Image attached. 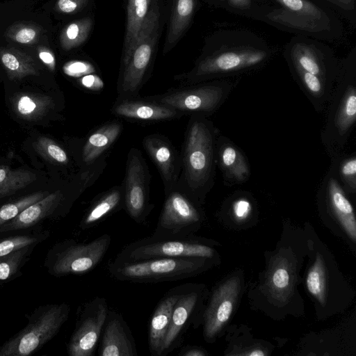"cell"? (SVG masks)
I'll return each instance as SVG.
<instances>
[{"label":"cell","instance_id":"d6a6232c","mask_svg":"<svg viewBox=\"0 0 356 356\" xmlns=\"http://www.w3.org/2000/svg\"><path fill=\"white\" fill-rule=\"evenodd\" d=\"M341 159V157L339 156ZM339 180L343 187L348 192L356 190V155H348L332 159Z\"/></svg>","mask_w":356,"mask_h":356},{"label":"cell","instance_id":"1f68e13d","mask_svg":"<svg viewBox=\"0 0 356 356\" xmlns=\"http://www.w3.org/2000/svg\"><path fill=\"white\" fill-rule=\"evenodd\" d=\"M92 24L90 18H83L67 25L60 37L63 49L70 50L81 44L88 38Z\"/></svg>","mask_w":356,"mask_h":356},{"label":"cell","instance_id":"f907efd6","mask_svg":"<svg viewBox=\"0 0 356 356\" xmlns=\"http://www.w3.org/2000/svg\"><path fill=\"white\" fill-rule=\"evenodd\" d=\"M247 355L249 356H264L265 354L262 350L257 349L252 350V352L248 353Z\"/></svg>","mask_w":356,"mask_h":356},{"label":"cell","instance_id":"f6af8a7d","mask_svg":"<svg viewBox=\"0 0 356 356\" xmlns=\"http://www.w3.org/2000/svg\"><path fill=\"white\" fill-rule=\"evenodd\" d=\"M274 286L279 289L285 288L289 285V275L284 268H278L275 270L272 278Z\"/></svg>","mask_w":356,"mask_h":356},{"label":"cell","instance_id":"2e32d148","mask_svg":"<svg viewBox=\"0 0 356 356\" xmlns=\"http://www.w3.org/2000/svg\"><path fill=\"white\" fill-rule=\"evenodd\" d=\"M112 113L129 120L154 122L178 118L183 113L164 104L143 98V99H117L111 108Z\"/></svg>","mask_w":356,"mask_h":356},{"label":"cell","instance_id":"5bb4252c","mask_svg":"<svg viewBox=\"0 0 356 356\" xmlns=\"http://www.w3.org/2000/svg\"><path fill=\"white\" fill-rule=\"evenodd\" d=\"M143 145L160 173L166 193L175 187L179 179L181 155L168 138L161 134L146 136Z\"/></svg>","mask_w":356,"mask_h":356},{"label":"cell","instance_id":"7402d4cb","mask_svg":"<svg viewBox=\"0 0 356 356\" xmlns=\"http://www.w3.org/2000/svg\"><path fill=\"white\" fill-rule=\"evenodd\" d=\"M122 129L120 121H111L92 131L83 146L81 158L83 163L89 166L93 165L119 137Z\"/></svg>","mask_w":356,"mask_h":356},{"label":"cell","instance_id":"44dd1931","mask_svg":"<svg viewBox=\"0 0 356 356\" xmlns=\"http://www.w3.org/2000/svg\"><path fill=\"white\" fill-rule=\"evenodd\" d=\"M63 193L59 190L49 193L26 208L17 216L0 226V232L26 229L35 225L51 215L63 202Z\"/></svg>","mask_w":356,"mask_h":356},{"label":"cell","instance_id":"ee69618b","mask_svg":"<svg viewBox=\"0 0 356 356\" xmlns=\"http://www.w3.org/2000/svg\"><path fill=\"white\" fill-rule=\"evenodd\" d=\"M80 82L83 86L90 90H98L104 86L101 79L98 76L92 74L85 75Z\"/></svg>","mask_w":356,"mask_h":356},{"label":"cell","instance_id":"4dcf8cb0","mask_svg":"<svg viewBox=\"0 0 356 356\" xmlns=\"http://www.w3.org/2000/svg\"><path fill=\"white\" fill-rule=\"evenodd\" d=\"M35 179V175L31 171L0 166V198L15 193Z\"/></svg>","mask_w":356,"mask_h":356},{"label":"cell","instance_id":"8fae6325","mask_svg":"<svg viewBox=\"0 0 356 356\" xmlns=\"http://www.w3.org/2000/svg\"><path fill=\"white\" fill-rule=\"evenodd\" d=\"M149 175L140 152L131 148L127 156L123 182L124 209L138 224L144 223L154 208L149 198Z\"/></svg>","mask_w":356,"mask_h":356},{"label":"cell","instance_id":"5b68a950","mask_svg":"<svg viewBox=\"0 0 356 356\" xmlns=\"http://www.w3.org/2000/svg\"><path fill=\"white\" fill-rule=\"evenodd\" d=\"M70 306L54 304L44 307L19 332L0 346V356H27L51 340L68 319Z\"/></svg>","mask_w":356,"mask_h":356},{"label":"cell","instance_id":"ab89813d","mask_svg":"<svg viewBox=\"0 0 356 356\" xmlns=\"http://www.w3.org/2000/svg\"><path fill=\"white\" fill-rule=\"evenodd\" d=\"M13 40L24 44H33L39 35L38 29L32 26L22 25L13 29L10 33Z\"/></svg>","mask_w":356,"mask_h":356},{"label":"cell","instance_id":"d4e9b609","mask_svg":"<svg viewBox=\"0 0 356 356\" xmlns=\"http://www.w3.org/2000/svg\"><path fill=\"white\" fill-rule=\"evenodd\" d=\"M300 86L309 98L317 111L327 106L334 86L328 84L320 76L309 72L294 69Z\"/></svg>","mask_w":356,"mask_h":356},{"label":"cell","instance_id":"3957f363","mask_svg":"<svg viewBox=\"0 0 356 356\" xmlns=\"http://www.w3.org/2000/svg\"><path fill=\"white\" fill-rule=\"evenodd\" d=\"M207 259L199 257L156 258L118 261L108 264L111 277L134 283H158L187 279L199 273Z\"/></svg>","mask_w":356,"mask_h":356},{"label":"cell","instance_id":"603a6c76","mask_svg":"<svg viewBox=\"0 0 356 356\" xmlns=\"http://www.w3.org/2000/svg\"><path fill=\"white\" fill-rule=\"evenodd\" d=\"M218 159L225 179L232 183H243L250 177L247 161L234 144L218 140Z\"/></svg>","mask_w":356,"mask_h":356},{"label":"cell","instance_id":"ba28073f","mask_svg":"<svg viewBox=\"0 0 356 356\" xmlns=\"http://www.w3.org/2000/svg\"><path fill=\"white\" fill-rule=\"evenodd\" d=\"M234 86L229 81H212L170 90L144 97L176 109L184 114H212L219 108Z\"/></svg>","mask_w":356,"mask_h":356},{"label":"cell","instance_id":"cb8c5ba5","mask_svg":"<svg viewBox=\"0 0 356 356\" xmlns=\"http://www.w3.org/2000/svg\"><path fill=\"white\" fill-rule=\"evenodd\" d=\"M233 310V300L225 298V287L217 290L204 312V335L211 340L228 321Z\"/></svg>","mask_w":356,"mask_h":356},{"label":"cell","instance_id":"ac0fdd59","mask_svg":"<svg viewBox=\"0 0 356 356\" xmlns=\"http://www.w3.org/2000/svg\"><path fill=\"white\" fill-rule=\"evenodd\" d=\"M322 184L334 214L351 239L355 241L356 220L353 207L339 180L334 163Z\"/></svg>","mask_w":356,"mask_h":356},{"label":"cell","instance_id":"277c9868","mask_svg":"<svg viewBox=\"0 0 356 356\" xmlns=\"http://www.w3.org/2000/svg\"><path fill=\"white\" fill-rule=\"evenodd\" d=\"M159 10L155 1L144 20L118 83V99L138 98L157 40Z\"/></svg>","mask_w":356,"mask_h":356},{"label":"cell","instance_id":"7bdbcfd3","mask_svg":"<svg viewBox=\"0 0 356 356\" xmlns=\"http://www.w3.org/2000/svg\"><path fill=\"white\" fill-rule=\"evenodd\" d=\"M232 209L234 216L241 220L248 216L251 211L252 207L248 200L241 198L234 202Z\"/></svg>","mask_w":356,"mask_h":356},{"label":"cell","instance_id":"6da1fadb","mask_svg":"<svg viewBox=\"0 0 356 356\" xmlns=\"http://www.w3.org/2000/svg\"><path fill=\"white\" fill-rule=\"evenodd\" d=\"M216 131L202 114H191L185 133L181 172L176 186L198 202L211 186L215 172Z\"/></svg>","mask_w":356,"mask_h":356},{"label":"cell","instance_id":"f1b7e54d","mask_svg":"<svg viewBox=\"0 0 356 356\" xmlns=\"http://www.w3.org/2000/svg\"><path fill=\"white\" fill-rule=\"evenodd\" d=\"M54 104L50 97L33 94H22L14 103V108L17 115L27 120L40 119L54 106Z\"/></svg>","mask_w":356,"mask_h":356},{"label":"cell","instance_id":"f35d334b","mask_svg":"<svg viewBox=\"0 0 356 356\" xmlns=\"http://www.w3.org/2000/svg\"><path fill=\"white\" fill-rule=\"evenodd\" d=\"M39 238L28 235L10 236L0 241V257L8 255L16 250L37 243Z\"/></svg>","mask_w":356,"mask_h":356},{"label":"cell","instance_id":"74e56055","mask_svg":"<svg viewBox=\"0 0 356 356\" xmlns=\"http://www.w3.org/2000/svg\"><path fill=\"white\" fill-rule=\"evenodd\" d=\"M307 286L309 291L320 301L323 300L324 295V273L322 262L320 259L312 266L307 278Z\"/></svg>","mask_w":356,"mask_h":356},{"label":"cell","instance_id":"e0dca14e","mask_svg":"<svg viewBox=\"0 0 356 356\" xmlns=\"http://www.w3.org/2000/svg\"><path fill=\"white\" fill-rule=\"evenodd\" d=\"M181 286L180 284L168 290L160 299L152 316L148 330V347L152 356H162L165 337Z\"/></svg>","mask_w":356,"mask_h":356},{"label":"cell","instance_id":"52a82bcc","mask_svg":"<svg viewBox=\"0 0 356 356\" xmlns=\"http://www.w3.org/2000/svg\"><path fill=\"white\" fill-rule=\"evenodd\" d=\"M269 57L268 51L252 47H236L216 52L200 60L179 80L195 84L261 65Z\"/></svg>","mask_w":356,"mask_h":356},{"label":"cell","instance_id":"4316f807","mask_svg":"<svg viewBox=\"0 0 356 356\" xmlns=\"http://www.w3.org/2000/svg\"><path fill=\"white\" fill-rule=\"evenodd\" d=\"M195 6V0H172V13L168 30L165 51L177 43L187 28Z\"/></svg>","mask_w":356,"mask_h":356},{"label":"cell","instance_id":"8d00e7d4","mask_svg":"<svg viewBox=\"0 0 356 356\" xmlns=\"http://www.w3.org/2000/svg\"><path fill=\"white\" fill-rule=\"evenodd\" d=\"M29 247L0 257V280H7L17 273L29 250Z\"/></svg>","mask_w":356,"mask_h":356},{"label":"cell","instance_id":"d6986e66","mask_svg":"<svg viewBox=\"0 0 356 356\" xmlns=\"http://www.w3.org/2000/svg\"><path fill=\"white\" fill-rule=\"evenodd\" d=\"M290 58L293 69L318 76L334 86L339 69L330 67L321 52L314 46L302 42L296 43L291 48Z\"/></svg>","mask_w":356,"mask_h":356},{"label":"cell","instance_id":"60d3db41","mask_svg":"<svg viewBox=\"0 0 356 356\" xmlns=\"http://www.w3.org/2000/svg\"><path fill=\"white\" fill-rule=\"evenodd\" d=\"M64 70L66 74L73 76L87 75L95 72L92 65L82 61L69 63L65 66Z\"/></svg>","mask_w":356,"mask_h":356},{"label":"cell","instance_id":"ffe728a7","mask_svg":"<svg viewBox=\"0 0 356 356\" xmlns=\"http://www.w3.org/2000/svg\"><path fill=\"white\" fill-rule=\"evenodd\" d=\"M124 208V186L122 184L111 188L92 201L80 222V228L91 229Z\"/></svg>","mask_w":356,"mask_h":356},{"label":"cell","instance_id":"bcb514c9","mask_svg":"<svg viewBox=\"0 0 356 356\" xmlns=\"http://www.w3.org/2000/svg\"><path fill=\"white\" fill-rule=\"evenodd\" d=\"M205 352L196 346H184L182 347L177 353L179 356H204Z\"/></svg>","mask_w":356,"mask_h":356},{"label":"cell","instance_id":"681fc988","mask_svg":"<svg viewBox=\"0 0 356 356\" xmlns=\"http://www.w3.org/2000/svg\"><path fill=\"white\" fill-rule=\"evenodd\" d=\"M229 3L237 8L247 9L251 5V0H228Z\"/></svg>","mask_w":356,"mask_h":356},{"label":"cell","instance_id":"816d5d0a","mask_svg":"<svg viewBox=\"0 0 356 356\" xmlns=\"http://www.w3.org/2000/svg\"><path fill=\"white\" fill-rule=\"evenodd\" d=\"M220 1H223V0H220Z\"/></svg>","mask_w":356,"mask_h":356},{"label":"cell","instance_id":"9c48e42d","mask_svg":"<svg viewBox=\"0 0 356 356\" xmlns=\"http://www.w3.org/2000/svg\"><path fill=\"white\" fill-rule=\"evenodd\" d=\"M165 196L151 236L156 238L190 236L202 220L197 202L177 186L165 193Z\"/></svg>","mask_w":356,"mask_h":356},{"label":"cell","instance_id":"83f0119b","mask_svg":"<svg viewBox=\"0 0 356 356\" xmlns=\"http://www.w3.org/2000/svg\"><path fill=\"white\" fill-rule=\"evenodd\" d=\"M150 0H129L127 23L123 48L124 60L129 56L148 13Z\"/></svg>","mask_w":356,"mask_h":356},{"label":"cell","instance_id":"c3c4849f","mask_svg":"<svg viewBox=\"0 0 356 356\" xmlns=\"http://www.w3.org/2000/svg\"><path fill=\"white\" fill-rule=\"evenodd\" d=\"M341 8L346 10H352L355 8V0H328Z\"/></svg>","mask_w":356,"mask_h":356},{"label":"cell","instance_id":"8992f818","mask_svg":"<svg viewBox=\"0 0 356 356\" xmlns=\"http://www.w3.org/2000/svg\"><path fill=\"white\" fill-rule=\"evenodd\" d=\"M213 250L191 236L179 238H156L151 235L125 245L114 260L138 261L156 258L199 257L211 259Z\"/></svg>","mask_w":356,"mask_h":356},{"label":"cell","instance_id":"9a60e30c","mask_svg":"<svg viewBox=\"0 0 356 356\" xmlns=\"http://www.w3.org/2000/svg\"><path fill=\"white\" fill-rule=\"evenodd\" d=\"M99 356H138L135 339L120 313L108 309L99 341Z\"/></svg>","mask_w":356,"mask_h":356},{"label":"cell","instance_id":"30bf717a","mask_svg":"<svg viewBox=\"0 0 356 356\" xmlns=\"http://www.w3.org/2000/svg\"><path fill=\"white\" fill-rule=\"evenodd\" d=\"M111 243V237L108 234L88 243L65 241L58 246L54 254L51 272L58 276L88 273L102 261Z\"/></svg>","mask_w":356,"mask_h":356},{"label":"cell","instance_id":"484cf974","mask_svg":"<svg viewBox=\"0 0 356 356\" xmlns=\"http://www.w3.org/2000/svg\"><path fill=\"white\" fill-rule=\"evenodd\" d=\"M0 59L10 79L20 80L29 75L39 74L35 60L18 49H1Z\"/></svg>","mask_w":356,"mask_h":356},{"label":"cell","instance_id":"f546056e","mask_svg":"<svg viewBox=\"0 0 356 356\" xmlns=\"http://www.w3.org/2000/svg\"><path fill=\"white\" fill-rule=\"evenodd\" d=\"M267 17L271 21L286 27L309 33H318L329 28L328 24L296 14L284 8L273 10Z\"/></svg>","mask_w":356,"mask_h":356},{"label":"cell","instance_id":"e575fe53","mask_svg":"<svg viewBox=\"0 0 356 356\" xmlns=\"http://www.w3.org/2000/svg\"><path fill=\"white\" fill-rule=\"evenodd\" d=\"M282 8L296 14L305 16L321 22L328 24L329 19L325 13L318 6L308 0H275Z\"/></svg>","mask_w":356,"mask_h":356},{"label":"cell","instance_id":"4fadbf2b","mask_svg":"<svg viewBox=\"0 0 356 356\" xmlns=\"http://www.w3.org/2000/svg\"><path fill=\"white\" fill-rule=\"evenodd\" d=\"M201 294L194 284H183L175 304L170 325L165 337L162 356H165L180 346L184 334L195 318Z\"/></svg>","mask_w":356,"mask_h":356},{"label":"cell","instance_id":"b9f144b4","mask_svg":"<svg viewBox=\"0 0 356 356\" xmlns=\"http://www.w3.org/2000/svg\"><path fill=\"white\" fill-rule=\"evenodd\" d=\"M87 3L88 0H58L56 9L62 13H74L81 10Z\"/></svg>","mask_w":356,"mask_h":356},{"label":"cell","instance_id":"836d02e7","mask_svg":"<svg viewBox=\"0 0 356 356\" xmlns=\"http://www.w3.org/2000/svg\"><path fill=\"white\" fill-rule=\"evenodd\" d=\"M48 194L49 193L47 191H39L3 205L0 208V226L11 220L26 208L40 200Z\"/></svg>","mask_w":356,"mask_h":356},{"label":"cell","instance_id":"7dc6e473","mask_svg":"<svg viewBox=\"0 0 356 356\" xmlns=\"http://www.w3.org/2000/svg\"><path fill=\"white\" fill-rule=\"evenodd\" d=\"M40 59L47 64L51 69L54 70L55 67V60L54 56L48 51H41L39 54Z\"/></svg>","mask_w":356,"mask_h":356},{"label":"cell","instance_id":"7c38bea8","mask_svg":"<svg viewBox=\"0 0 356 356\" xmlns=\"http://www.w3.org/2000/svg\"><path fill=\"white\" fill-rule=\"evenodd\" d=\"M108 309L106 299L100 296H95L83 305L67 343L70 356L94 355Z\"/></svg>","mask_w":356,"mask_h":356},{"label":"cell","instance_id":"7a4b0ae2","mask_svg":"<svg viewBox=\"0 0 356 356\" xmlns=\"http://www.w3.org/2000/svg\"><path fill=\"white\" fill-rule=\"evenodd\" d=\"M321 140L332 159L340 156L356 122V74L339 67Z\"/></svg>","mask_w":356,"mask_h":356},{"label":"cell","instance_id":"d590c367","mask_svg":"<svg viewBox=\"0 0 356 356\" xmlns=\"http://www.w3.org/2000/svg\"><path fill=\"white\" fill-rule=\"evenodd\" d=\"M33 146L38 154L51 163L67 165L69 162V158L65 151L49 138H38Z\"/></svg>","mask_w":356,"mask_h":356}]
</instances>
